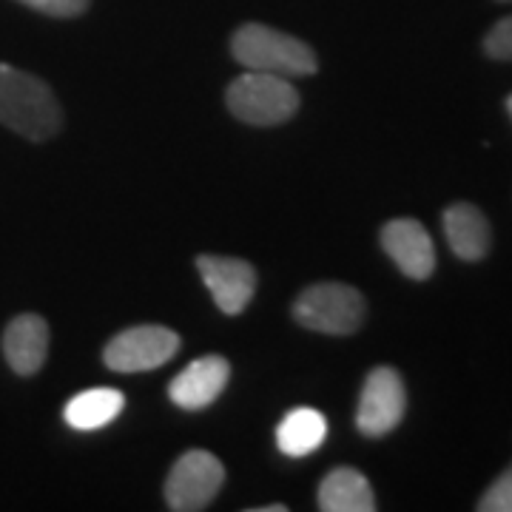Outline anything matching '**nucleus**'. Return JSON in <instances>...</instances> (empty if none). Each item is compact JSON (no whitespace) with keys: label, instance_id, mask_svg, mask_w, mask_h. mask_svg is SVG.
<instances>
[{"label":"nucleus","instance_id":"obj_1","mask_svg":"<svg viewBox=\"0 0 512 512\" xmlns=\"http://www.w3.org/2000/svg\"><path fill=\"white\" fill-rule=\"evenodd\" d=\"M0 123L32 143H46L63 128V109L46 80L0 63Z\"/></svg>","mask_w":512,"mask_h":512},{"label":"nucleus","instance_id":"obj_2","mask_svg":"<svg viewBox=\"0 0 512 512\" xmlns=\"http://www.w3.org/2000/svg\"><path fill=\"white\" fill-rule=\"evenodd\" d=\"M231 55L251 72L279 77H311L319 69V60L305 40L265 23H242L231 37Z\"/></svg>","mask_w":512,"mask_h":512},{"label":"nucleus","instance_id":"obj_3","mask_svg":"<svg viewBox=\"0 0 512 512\" xmlns=\"http://www.w3.org/2000/svg\"><path fill=\"white\" fill-rule=\"evenodd\" d=\"M228 111L248 126H279L288 123L299 111L302 97L291 83V77L268 72L239 74L225 89Z\"/></svg>","mask_w":512,"mask_h":512},{"label":"nucleus","instance_id":"obj_4","mask_svg":"<svg viewBox=\"0 0 512 512\" xmlns=\"http://www.w3.org/2000/svg\"><path fill=\"white\" fill-rule=\"evenodd\" d=\"M365 296L345 282H319L296 296L293 319L302 328L328 333V336H350L365 322Z\"/></svg>","mask_w":512,"mask_h":512},{"label":"nucleus","instance_id":"obj_5","mask_svg":"<svg viewBox=\"0 0 512 512\" xmlns=\"http://www.w3.org/2000/svg\"><path fill=\"white\" fill-rule=\"evenodd\" d=\"M225 481V467L208 450H188L174 461L165 478V504L174 512H200L211 507Z\"/></svg>","mask_w":512,"mask_h":512},{"label":"nucleus","instance_id":"obj_6","mask_svg":"<svg viewBox=\"0 0 512 512\" xmlns=\"http://www.w3.org/2000/svg\"><path fill=\"white\" fill-rule=\"evenodd\" d=\"M407 410V390L396 367L379 365L367 373L359 407H356V427L367 439H382L393 433Z\"/></svg>","mask_w":512,"mask_h":512},{"label":"nucleus","instance_id":"obj_7","mask_svg":"<svg viewBox=\"0 0 512 512\" xmlns=\"http://www.w3.org/2000/svg\"><path fill=\"white\" fill-rule=\"evenodd\" d=\"M180 350V336L163 325H137L117 333L103 348V362L117 373H143L171 362Z\"/></svg>","mask_w":512,"mask_h":512},{"label":"nucleus","instance_id":"obj_8","mask_svg":"<svg viewBox=\"0 0 512 512\" xmlns=\"http://www.w3.org/2000/svg\"><path fill=\"white\" fill-rule=\"evenodd\" d=\"M197 271L225 316H239L256 296V285H259L256 268L239 256L200 254Z\"/></svg>","mask_w":512,"mask_h":512},{"label":"nucleus","instance_id":"obj_9","mask_svg":"<svg viewBox=\"0 0 512 512\" xmlns=\"http://www.w3.org/2000/svg\"><path fill=\"white\" fill-rule=\"evenodd\" d=\"M382 251L407 279L424 282L436 271V245L419 220H390L382 225Z\"/></svg>","mask_w":512,"mask_h":512},{"label":"nucleus","instance_id":"obj_10","mask_svg":"<svg viewBox=\"0 0 512 512\" xmlns=\"http://www.w3.org/2000/svg\"><path fill=\"white\" fill-rule=\"evenodd\" d=\"M231 365L225 356H202L185 367L183 373L168 384V396L180 410H205L220 399L228 387Z\"/></svg>","mask_w":512,"mask_h":512},{"label":"nucleus","instance_id":"obj_11","mask_svg":"<svg viewBox=\"0 0 512 512\" xmlns=\"http://www.w3.org/2000/svg\"><path fill=\"white\" fill-rule=\"evenodd\" d=\"M3 356L18 376H35L49 356V325L37 313H20L3 330Z\"/></svg>","mask_w":512,"mask_h":512},{"label":"nucleus","instance_id":"obj_12","mask_svg":"<svg viewBox=\"0 0 512 512\" xmlns=\"http://www.w3.org/2000/svg\"><path fill=\"white\" fill-rule=\"evenodd\" d=\"M444 237L450 242V251L464 259V262H478L490 254L493 245V231L484 211L473 202H453L441 214Z\"/></svg>","mask_w":512,"mask_h":512},{"label":"nucleus","instance_id":"obj_13","mask_svg":"<svg viewBox=\"0 0 512 512\" xmlns=\"http://www.w3.org/2000/svg\"><path fill=\"white\" fill-rule=\"evenodd\" d=\"M319 510L325 512H373L376 495L365 473L353 467H336L319 484Z\"/></svg>","mask_w":512,"mask_h":512},{"label":"nucleus","instance_id":"obj_14","mask_svg":"<svg viewBox=\"0 0 512 512\" xmlns=\"http://www.w3.org/2000/svg\"><path fill=\"white\" fill-rule=\"evenodd\" d=\"M126 407V396L114 387H92L77 393L66 402L63 419L77 433H92L100 427H109Z\"/></svg>","mask_w":512,"mask_h":512},{"label":"nucleus","instance_id":"obj_15","mask_svg":"<svg viewBox=\"0 0 512 512\" xmlns=\"http://www.w3.org/2000/svg\"><path fill=\"white\" fill-rule=\"evenodd\" d=\"M328 439V419L313 407H293L276 427V447L291 458L316 453Z\"/></svg>","mask_w":512,"mask_h":512},{"label":"nucleus","instance_id":"obj_16","mask_svg":"<svg viewBox=\"0 0 512 512\" xmlns=\"http://www.w3.org/2000/svg\"><path fill=\"white\" fill-rule=\"evenodd\" d=\"M478 512H512V464L484 490L476 504Z\"/></svg>","mask_w":512,"mask_h":512},{"label":"nucleus","instance_id":"obj_17","mask_svg":"<svg viewBox=\"0 0 512 512\" xmlns=\"http://www.w3.org/2000/svg\"><path fill=\"white\" fill-rule=\"evenodd\" d=\"M18 3L35 9L40 15H49V18L60 20L80 18V15L92 6V0H18Z\"/></svg>","mask_w":512,"mask_h":512},{"label":"nucleus","instance_id":"obj_18","mask_svg":"<svg viewBox=\"0 0 512 512\" xmlns=\"http://www.w3.org/2000/svg\"><path fill=\"white\" fill-rule=\"evenodd\" d=\"M484 55L493 60H512V15L501 18L484 37Z\"/></svg>","mask_w":512,"mask_h":512},{"label":"nucleus","instance_id":"obj_19","mask_svg":"<svg viewBox=\"0 0 512 512\" xmlns=\"http://www.w3.org/2000/svg\"><path fill=\"white\" fill-rule=\"evenodd\" d=\"M251 512H288V507L285 504H271V507H256Z\"/></svg>","mask_w":512,"mask_h":512},{"label":"nucleus","instance_id":"obj_20","mask_svg":"<svg viewBox=\"0 0 512 512\" xmlns=\"http://www.w3.org/2000/svg\"><path fill=\"white\" fill-rule=\"evenodd\" d=\"M507 111H510V117H512V94L507 97Z\"/></svg>","mask_w":512,"mask_h":512},{"label":"nucleus","instance_id":"obj_21","mask_svg":"<svg viewBox=\"0 0 512 512\" xmlns=\"http://www.w3.org/2000/svg\"><path fill=\"white\" fill-rule=\"evenodd\" d=\"M498 3H512V0H498Z\"/></svg>","mask_w":512,"mask_h":512}]
</instances>
